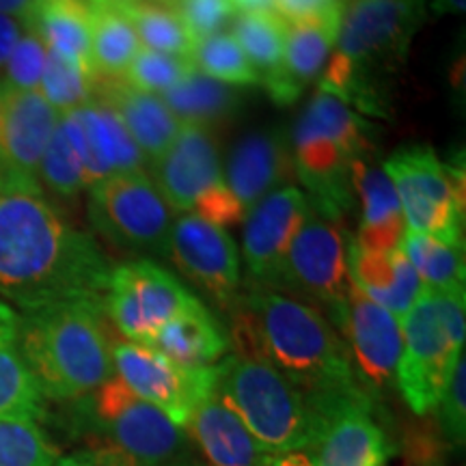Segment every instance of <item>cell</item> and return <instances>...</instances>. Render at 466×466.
Returning a JSON list of instances; mask_svg holds the SVG:
<instances>
[{
  "label": "cell",
  "mask_w": 466,
  "mask_h": 466,
  "mask_svg": "<svg viewBox=\"0 0 466 466\" xmlns=\"http://www.w3.org/2000/svg\"><path fill=\"white\" fill-rule=\"evenodd\" d=\"M46 61H48V48L44 39L31 26H26L5 63L3 85L20 91H37Z\"/></svg>",
  "instance_id": "ab89813d"
},
{
  "label": "cell",
  "mask_w": 466,
  "mask_h": 466,
  "mask_svg": "<svg viewBox=\"0 0 466 466\" xmlns=\"http://www.w3.org/2000/svg\"><path fill=\"white\" fill-rule=\"evenodd\" d=\"M272 5L285 22H300L341 7L343 0H272Z\"/></svg>",
  "instance_id": "7bdbcfd3"
},
{
  "label": "cell",
  "mask_w": 466,
  "mask_h": 466,
  "mask_svg": "<svg viewBox=\"0 0 466 466\" xmlns=\"http://www.w3.org/2000/svg\"><path fill=\"white\" fill-rule=\"evenodd\" d=\"M199 302L167 268L151 259H137L110 270L104 311L126 339L151 346L162 326Z\"/></svg>",
  "instance_id": "30bf717a"
},
{
  "label": "cell",
  "mask_w": 466,
  "mask_h": 466,
  "mask_svg": "<svg viewBox=\"0 0 466 466\" xmlns=\"http://www.w3.org/2000/svg\"><path fill=\"white\" fill-rule=\"evenodd\" d=\"M39 179L58 197H76L83 190H89L83 162L76 154L74 145L69 143L67 134L63 132L61 124L52 134V141L46 149L42 165H39Z\"/></svg>",
  "instance_id": "74e56055"
},
{
  "label": "cell",
  "mask_w": 466,
  "mask_h": 466,
  "mask_svg": "<svg viewBox=\"0 0 466 466\" xmlns=\"http://www.w3.org/2000/svg\"><path fill=\"white\" fill-rule=\"evenodd\" d=\"M309 197L296 186H283L248 209L244 220L242 253L255 288H281V275L291 242L309 217Z\"/></svg>",
  "instance_id": "e0dca14e"
},
{
  "label": "cell",
  "mask_w": 466,
  "mask_h": 466,
  "mask_svg": "<svg viewBox=\"0 0 466 466\" xmlns=\"http://www.w3.org/2000/svg\"><path fill=\"white\" fill-rule=\"evenodd\" d=\"M350 186L359 199L360 225L354 247L360 250H393L400 247L406 231L398 192L384 168L376 167L367 156H360L350 167Z\"/></svg>",
  "instance_id": "cb8c5ba5"
},
{
  "label": "cell",
  "mask_w": 466,
  "mask_h": 466,
  "mask_svg": "<svg viewBox=\"0 0 466 466\" xmlns=\"http://www.w3.org/2000/svg\"><path fill=\"white\" fill-rule=\"evenodd\" d=\"M110 270L96 240L46 199L39 182L0 177V300L31 311L104 299Z\"/></svg>",
  "instance_id": "6da1fadb"
},
{
  "label": "cell",
  "mask_w": 466,
  "mask_h": 466,
  "mask_svg": "<svg viewBox=\"0 0 466 466\" xmlns=\"http://www.w3.org/2000/svg\"><path fill=\"white\" fill-rule=\"evenodd\" d=\"M20 352L46 400L86 398L115 371L104 299H74L22 311Z\"/></svg>",
  "instance_id": "277c9868"
},
{
  "label": "cell",
  "mask_w": 466,
  "mask_h": 466,
  "mask_svg": "<svg viewBox=\"0 0 466 466\" xmlns=\"http://www.w3.org/2000/svg\"><path fill=\"white\" fill-rule=\"evenodd\" d=\"M162 466H203V464H199V462H192V460H184V458H179V460H175V462H168V464H162Z\"/></svg>",
  "instance_id": "f907efd6"
},
{
  "label": "cell",
  "mask_w": 466,
  "mask_h": 466,
  "mask_svg": "<svg viewBox=\"0 0 466 466\" xmlns=\"http://www.w3.org/2000/svg\"><path fill=\"white\" fill-rule=\"evenodd\" d=\"M113 5L130 20L138 42L147 46V50L192 61L197 44L177 11L149 0H119Z\"/></svg>",
  "instance_id": "1f68e13d"
},
{
  "label": "cell",
  "mask_w": 466,
  "mask_h": 466,
  "mask_svg": "<svg viewBox=\"0 0 466 466\" xmlns=\"http://www.w3.org/2000/svg\"><path fill=\"white\" fill-rule=\"evenodd\" d=\"M151 348L158 350L162 357L175 365L197 370L223 359L229 350V339L214 313L199 302L190 311L162 326L151 341Z\"/></svg>",
  "instance_id": "83f0119b"
},
{
  "label": "cell",
  "mask_w": 466,
  "mask_h": 466,
  "mask_svg": "<svg viewBox=\"0 0 466 466\" xmlns=\"http://www.w3.org/2000/svg\"><path fill=\"white\" fill-rule=\"evenodd\" d=\"M89 218L97 233L126 250H160L175 212L145 171L100 179L89 188Z\"/></svg>",
  "instance_id": "8fae6325"
},
{
  "label": "cell",
  "mask_w": 466,
  "mask_h": 466,
  "mask_svg": "<svg viewBox=\"0 0 466 466\" xmlns=\"http://www.w3.org/2000/svg\"><path fill=\"white\" fill-rule=\"evenodd\" d=\"M371 149L370 121L322 91L309 100L291 132L294 171L309 201L339 218H346L354 199L350 167Z\"/></svg>",
  "instance_id": "5b68a950"
},
{
  "label": "cell",
  "mask_w": 466,
  "mask_h": 466,
  "mask_svg": "<svg viewBox=\"0 0 466 466\" xmlns=\"http://www.w3.org/2000/svg\"><path fill=\"white\" fill-rule=\"evenodd\" d=\"M156 188L175 214L192 212L206 192L225 184L218 147L206 127L182 124L175 141L154 160Z\"/></svg>",
  "instance_id": "ffe728a7"
},
{
  "label": "cell",
  "mask_w": 466,
  "mask_h": 466,
  "mask_svg": "<svg viewBox=\"0 0 466 466\" xmlns=\"http://www.w3.org/2000/svg\"><path fill=\"white\" fill-rule=\"evenodd\" d=\"M348 275L367 299L387 309L400 324L423 289L421 279L400 248L360 250L348 240Z\"/></svg>",
  "instance_id": "d4e9b609"
},
{
  "label": "cell",
  "mask_w": 466,
  "mask_h": 466,
  "mask_svg": "<svg viewBox=\"0 0 466 466\" xmlns=\"http://www.w3.org/2000/svg\"><path fill=\"white\" fill-rule=\"evenodd\" d=\"M217 389L270 456L309 451L316 436L311 408L268 360L233 352L217 365Z\"/></svg>",
  "instance_id": "52a82bcc"
},
{
  "label": "cell",
  "mask_w": 466,
  "mask_h": 466,
  "mask_svg": "<svg viewBox=\"0 0 466 466\" xmlns=\"http://www.w3.org/2000/svg\"><path fill=\"white\" fill-rule=\"evenodd\" d=\"M184 428L199 445L209 466H264L270 456L261 450L217 387L199 401Z\"/></svg>",
  "instance_id": "603a6c76"
},
{
  "label": "cell",
  "mask_w": 466,
  "mask_h": 466,
  "mask_svg": "<svg viewBox=\"0 0 466 466\" xmlns=\"http://www.w3.org/2000/svg\"><path fill=\"white\" fill-rule=\"evenodd\" d=\"M296 177L288 138L281 132H250L231 149L225 182L244 209Z\"/></svg>",
  "instance_id": "7402d4cb"
},
{
  "label": "cell",
  "mask_w": 466,
  "mask_h": 466,
  "mask_svg": "<svg viewBox=\"0 0 466 466\" xmlns=\"http://www.w3.org/2000/svg\"><path fill=\"white\" fill-rule=\"evenodd\" d=\"M138 37L116 5H91V61L102 78H121L137 56Z\"/></svg>",
  "instance_id": "4dcf8cb0"
},
{
  "label": "cell",
  "mask_w": 466,
  "mask_h": 466,
  "mask_svg": "<svg viewBox=\"0 0 466 466\" xmlns=\"http://www.w3.org/2000/svg\"><path fill=\"white\" fill-rule=\"evenodd\" d=\"M339 326L360 387L374 398L395 382L401 352V324L352 283L346 300L329 309Z\"/></svg>",
  "instance_id": "9a60e30c"
},
{
  "label": "cell",
  "mask_w": 466,
  "mask_h": 466,
  "mask_svg": "<svg viewBox=\"0 0 466 466\" xmlns=\"http://www.w3.org/2000/svg\"><path fill=\"white\" fill-rule=\"evenodd\" d=\"M175 7L195 44L223 31L238 9L233 0H175Z\"/></svg>",
  "instance_id": "b9f144b4"
},
{
  "label": "cell",
  "mask_w": 466,
  "mask_h": 466,
  "mask_svg": "<svg viewBox=\"0 0 466 466\" xmlns=\"http://www.w3.org/2000/svg\"><path fill=\"white\" fill-rule=\"evenodd\" d=\"M31 26L46 48L78 66L96 80L91 61V3L85 0H39Z\"/></svg>",
  "instance_id": "f1b7e54d"
},
{
  "label": "cell",
  "mask_w": 466,
  "mask_h": 466,
  "mask_svg": "<svg viewBox=\"0 0 466 466\" xmlns=\"http://www.w3.org/2000/svg\"><path fill=\"white\" fill-rule=\"evenodd\" d=\"M311 203V201H309ZM343 220L311 203L305 225L291 242L281 288H291L326 309L346 300L352 281L348 275V236Z\"/></svg>",
  "instance_id": "7c38bea8"
},
{
  "label": "cell",
  "mask_w": 466,
  "mask_h": 466,
  "mask_svg": "<svg viewBox=\"0 0 466 466\" xmlns=\"http://www.w3.org/2000/svg\"><path fill=\"white\" fill-rule=\"evenodd\" d=\"M76 401H80L78 428L93 436V447H110L137 466H162L186 453V430L138 398L119 376L113 374Z\"/></svg>",
  "instance_id": "ba28073f"
},
{
  "label": "cell",
  "mask_w": 466,
  "mask_h": 466,
  "mask_svg": "<svg viewBox=\"0 0 466 466\" xmlns=\"http://www.w3.org/2000/svg\"><path fill=\"white\" fill-rule=\"evenodd\" d=\"M58 447L35 421H0V466H52Z\"/></svg>",
  "instance_id": "8d00e7d4"
},
{
  "label": "cell",
  "mask_w": 466,
  "mask_h": 466,
  "mask_svg": "<svg viewBox=\"0 0 466 466\" xmlns=\"http://www.w3.org/2000/svg\"><path fill=\"white\" fill-rule=\"evenodd\" d=\"M404 258L415 268L417 277L430 289L464 291L466 266L464 248L451 247L432 236L406 229L400 247Z\"/></svg>",
  "instance_id": "d6a6232c"
},
{
  "label": "cell",
  "mask_w": 466,
  "mask_h": 466,
  "mask_svg": "<svg viewBox=\"0 0 466 466\" xmlns=\"http://www.w3.org/2000/svg\"><path fill=\"white\" fill-rule=\"evenodd\" d=\"M432 11L436 15L464 14L466 0H432Z\"/></svg>",
  "instance_id": "c3c4849f"
},
{
  "label": "cell",
  "mask_w": 466,
  "mask_h": 466,
  "mask_svg": "<svg viewBox=\"0 0 466 466\" xmlns=\"http://www.w3.org/2000/svg\"><path fill=\"white\" fill-rule=\"evenodd\" d=\"M113 365L116 376L138 398L165 412L177 428H184L192 410L214 391L218 380L217 365L186 370L162 357L156 348L132 341L116 343Z\"/></svg>",
  "instance_id": "4fadbf2b"
},
{
  "label": "cell",
  "mask_w": 466,
  "mask_h": 466,
  "mask_svg": "<svg viewBox=\"0 0 466 466\" xmlns=\"http://www.w3.org/2000/svg\"><path fill=\"white\" fill-rule=\"evenodd\" d=\"M343 9L346 5L326 11L322 15L288 22L281 66L259 80L279 106L299 102L302 91L324 72L339 37Z\"/></svg>",
  "instance_id": "44dd1931"
},
{
  "label": "cell",
  "mask_w": 466,
  "mask_h": 466,
  "mask_svg": "<svg viewBox=\"0 0 466 466\" xmlns=\"http://www.w3.org/2000/svg\"><path fill=\"white\" fill-rule=\"evenodd\" d=\"M96 93L100 100L115 108L132 141L151 162L165 154L182 127V121L171 113L160 96L134 89L124 78L97 76Z\"/></svg>",
  "instance_id": "484cf974"
},
{
  "label": "cell",
  "mask_w": 466,
  "mask_h": 466,
  "mask_svg": "<svg viewBox=\"0 0 466 466\" xmlns=\"http://www.w3.org/2000/svg\"><path fill=\"white\" fill-rule=\"evenodd\" d=\"M46 398L22 359L20 313L0 300V421H42Z\"/></svg>",
  "instance_id": "4316f807"
},
{
  "label": "cell",
  "mask_w": 466,
  "mask_h": 466,
  "mask_svg": "<svg viewBox=\"0 0 466 466\" xmlns=\"http://www.w3.org/2000/svg\"><path fill=\"white\" fill-rule=\"evenodd\" d=\"M425 0H352L343 9L339 42L319 78L322 93L365 115L387 116L384 78L406 66L428 14Z\"/></svg>",
  "instance_id": "3957f363"
},
{
  "label": "cell",
  "mask_w": 466,
  "mask_h": 466,
  "mask_svg": "<svg viewBox=\"0 0 466 466\" xmlns=\"http://www.w3.org/2000/svg\"><path fill=\"white\" fill-rule=\"evenodd\" d=\"M192 69L197 67L188 58L162 55V52L145 48L137 52V56L132 58L121 78L134 89L158 96V93H167L179 80H184Z\"/></svg>",
  "instance_id": "f35d334b"
},
{
  "label": "cell",
  "mask_w": 466,
  "mask_h": 466,
  "mask_svg": "<svg viewBox=\"0 0 466 466\" xmlns=\"http://www.w3.org/2000/svg\"><path fill=\"white\" fill-rule=\"evenodd\" d=\"M272 0H233L236 7H240L242 11L247 9H266V5H270Z\"/></svg>",
  "instance_id": "681fc988"
},
{
  "label": "cell",
  "mask_w": 466,
  "mask_h": 466,
  "mask_svg": "<svg viewBox=\"0 0 466 466\" xmlns=\"http://www.w3.org/2000/svg\"><path fill=\"white\" fill-rule=\"evenodd\" d=\"M466 363L464 354L453 367L450 382L442 391L439 404L434 410H439L441 434L453 447H464L466 441Z\"/></svg>",
  "instance_id": "60d3db41"
},
{
  "label": "cell",
  "mask_w": 466,
  "mask_h": 466,
  "mask_svg": "<svg viewBox=\"0 0 466 466\" xmlns=\"http://www.w3.org/2000/svg\"><path fill=\"white\" fill-rule=\"evenodd\" d=\"M61 115L39 91L0 83V177L39 182V165Z\"/></svg>",
  "instance_id": "ac0fdd59"
},
{
  "label": "cell",
  "mask_w": 466,
  "mask_h": 466,
  "mask_svg": "<svg viewBox=\"0 0 466 466\" xmlns=\"http://www.w3.org/2000/svg\"><path fill=\"white\" fill-rule=\"evenodd\" d=\"M231 311L236 354L268 360L309 406L365 391L346 343L316 307L275 289L253 288Z\"/></svg>",
  "instance_id": "7a4b0ae2"
},
{
  "label": "cell",
  "mask_w": 466,
  "mask_h": 466,
  "mask_svg": "<svg viewBox=\"0 0 466 466\" xmlns=\"http://www.w3.org/2000/svg\"><path fill=\"white\" fill-rule=\"evenodd\" d=\"M52 466H137L119 451L110 447H91V450L74 451L69 456L58 458Z\"/></svg>",
  "instance_id": "ee69618b"
},
{
  "label": "cell",
  "mask_w": 466,
  "mask_h": 466,
  "mask_svg": "<svg viewBox=\"0 0 466 466\" xmlns=\"http://www.w3.org/2000/svg\"><path fill=\"white\" fill-rule=\"evenodd\" d=\"M108 3H119V0H91V5H108Z\"/></svg>",
  "instance_id": "816d5d0a"
},
{
  "label": "cell",
  "mask_w": 466,
  "mask_h": 466,
  "mask_svg": "<svg viewBox=\"0 0 466 466\" xmlns=\"http://www.w3.org/2000/svg\"><path fill=\"white\" fill-rule=\"evenodd\" d=\"M466 291L425 288L401 322L395 382L419 417L434 412L453 367L464 354Z\"/></svg>",
  "instance_id": "8992f818"
},
{
  "label": "cell",
  "mask_w": 466,
  "mask_h": 466,
  "mask_svg": "<svg viewBox=\"0 0 466 466\" xmlns=\"http://www.w3.org/2000/svg\"><path fill=\"white\" fill-rule=\"evenodd\" d=\"M25 28H22V22L15 20V17L0 15V67H5L7 58L14 50V46L20 39V35Z\"/></svg>",
  "instance_id": "f6af8a7d"
},
{
  "label": "cell",
  "mask_w": 466,
  "mask_h": 466,
  "mask_svg": "<svg viewBox=\"0 0 466 466\" xmlns=\"http://www.w3.org/2000/svg\"><path fill=\"white\" fill-rule=\"evenodd\" d=\"M192 63L201 69V74L229 86L259 85V74L250 66L233 35L218 33L197 44Z\"/></svg>",
  "instance_id": "e575fe53"
},
{
  "label": "cell",
  "mask_w": 466,
  "mask_h": 466,
  "mask_svg": "<svg viewBox=\"0 0 466 466\" xmlns=\"http://www.w3.org/2000/svg\"><path fill=\"white\" fill-rule=\"evenodd\" d=\"M264 466H316L309 451H285L277 456H268Z\"/></svg>",
  "instance_id": "7dc6e473"
},
{
  "label": "cell",
  "mask_w": 466,
  "mask_h": 466,
  "mask_svg": "<svg viewBox=\"0 0 466 466\" xmlns=\"http://www.w3.org/2000/svg\"><path fill=\"white\" fill-rule=\"evenodd\" d=\"M173 266L220 307L233 309L240 289V255L227 229L195 214L175 218L162 248Z\"/></svg>",
  "instance_id": "2e32d148"
},
{
  "label": "cell",
  "mask_w": 466,
  "mask_h": 466,
  "mask_svg": "<svg viewBox=\"0 0 466 466\" xmlns=\"http://www.w3.org/2000/svg\"><path fill=\"white\" fill-rule=\"evenodd\" d=\"M285 35L288 22L272 9H247L233 25V39L259 74V80L281 66Z\"/></svg>",
  "instance_id": "836d02e7"
},
{
  "label": "cell",
  "mask_w": 466,
  "mask_h": 466,
  "mask_svg": "<svg viewBox=\"0 0 466 466\" xmlns=\"http://www.w3.org/2000/svg\"><path fill=\"white\" fill-rule=\"evenodd\" d=\"M316 425L309 447L316 466H382L389 441L374 412V398L357 391L309 406Z\"/></svg>",
  "instance_id": "5bb4252c"
},
{
  "label": "cell",
  "mask_w": 466,
  "mask_h": 466,
  "mask_svg": "<svg viewBox=\"0 0 466 466\" xmlns=\"http://www.w3.org/2000/svg\"><path fill=\"white\" fill-rule=\"evenodd\" d=\"M410 231L464 248V167L445 165L428 145L401 147L384 162Z\"/></svg>",
  "instance_id": "9c48e42d"
},
{
  "label": "cell",
  "mask_w": 466,
  "mask_h": 466,
  "mask_svg": "<svg viewBox=\"0 0 466 466\" xmlns=\"http://www.w3.org/2000/svg\"><path fill=\"white\" fill-rule=\"evenodd\" d=\"M162 100L182 124L209 130L231 119L240 104V93L201 74L199 69H192L184 80H179L162 96Z\"/></svg>",
  "instance_id": "f546056e"
},
{
  "label": "cell",
  "mask_w": 466,
  "mask_h": 466,
  "mask_svg": "<svg viewBox=\"0 0 466 466\" xmlns=\"http://www.w3.org/2000/svg\"><path fill=\"white\" fill-rule=\"evenodd\" d=\"M37 3L39 0H0V15L15 17V20L28 25L33 20Z\"/></svg>",
  "instance_id": "bcb514c9"
},
{
  "label": "cell",
  "mask_w": 466,
  "mask_h": 466,
  "mask_svg": "<svg viewBox=\"0 0 466 466\" xmlns=\"http://www.w3.org/2000/svg\"><path fill=\"white\" fill-rule=\"evenodd\" d=\"M37 91L58 115H67L96 97V80L78 66L48 50V61Z\"/></svg>",
  "instance_id": "d590c367"
},
{
  "label": "cell",
  "mask_w": 466,
  "mask_h": 466,
  "mask_svg": "<svg viewBox=\"0 0 466 466\" xmlns=\"http://www.w3.org/2000/svg\"><path fill=\"white\" fill-rule=\"evenodd\" d=\"M58 124L83 162L89 188L113 175L143 171L145 156L141 149L132 141L115 108L100 97L61 115Z\"/></svg>",
  "instance_id": "d6986e66"
}]
</instances>
